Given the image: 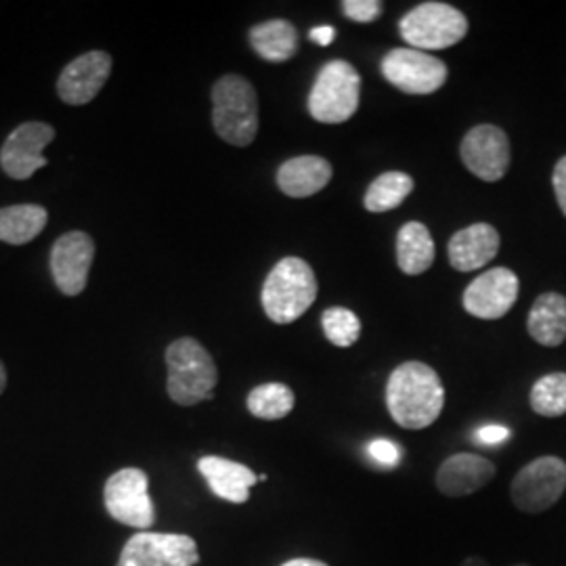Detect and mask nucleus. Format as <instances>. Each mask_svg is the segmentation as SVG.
Returning <instances> with one entry per match:
<instances>
[{
  "instance_id": "nucleus-22",
  "label": "nucleus",
  "mask_w": 566,
  "mask_h": 566,
  "mask_svg": "<svg viewBox=\"0 0 566 566\" xmlns=\"http://www.w3.org/2000/svg\"><path fill=\"white\" fill-rule=\"evenodd\" d=\"M250 44L261 60L283 63L296 55L298 32L290 21H264L250 30Z\"/></svg>"
},
{
  "instance_id": "nucleus-12",
  "label": "nucleus",
  "mask_w": 566,
  "mask_h": 566,
  "mask_svg": "<svg viewBox=\"0 0 566 566\" xmlns=\"http://www.w3.org/2000/svg\"><path fill=\"white\" fill-rule=\"evenodd\" d=\"M55 139V130L44 122H25L18 126L0 149V166L7 177L15 181L30 179L36 170L44 168V147Z\"/></svg>"
},
{
  "instance_id": "nucleus-33",
  "label": "nucleus",
  "mask_w": 566,
  "mask_h": 566,
  "mask_svg": "<svg viewBox=\"0 0 566 566\" xmlns=\"http://www.w3.org/2000/svg\"><path fill=\"white\" fill-rule=\"evenodd\" d=\"M282 566H327L322 560H313V558H294V560H287Z\"/></svg>"
},
{
  "instance_id": "nucleus-9",
  "label": "nucleus",
  "mask_w": 566,
  "mask_h": 566,
  "mask_svg": "<svg viewBox=\"0 0 566 566\" xmlns=\"http://www.w3.org/2000/svg\"><path fill=\"white\" fill-rule=\"evenodd\" d=\"M382 76L407 95H432L447 82V65L439 57L401 46L382 60Z\"/></svg>"
},
{
  "instance_id": "nucleus-24",
  "label": "nucleus",
  "mask_w": 566,
  "mask_h": 566,
  "mask_svg": "<svg viewBox=\"0 0 566 566\" xmlns=\"http://www.w3.org/2000/svg\"><path fill=\"white\" fill-rule=\"evenodd\" d=\"M413 191V179L407 172L390 170L369 185L365 193V208L369 212H388L399 208Z\"/></svg>"
},
{
  "instance_id": "nucleus-16",
  "label": "nucleus",
  "mask_w": 566,
  "mask_h": 566,
  "mask_svg": "<svg viewBox=\"0 0 566 566\" xmlns=\"http://www.w3.org/2000/svg\"><path fill=\"white\" fill-rule=\"evenodd\" d=\"M495 464L476 453H455L437 472V489L447 497H465L489 485Z\"/></svg>"
},
{
  "instance_id": "nucleus-15",
  "label": "nucleus",
  "mask_w": 566,
  "mask_h": 566,
  "mask_svg": "<svg viewBox=\"0 0 566 566\" xmlns=\"http://www.w3.org/2000/svg\"><path fill=\"white\" fill-rule=\"evenodd\" d=\"M112 74V55L105 51H91L65 65L57 81V95L67 105L93 102Z\"/></svg>"
},
{
  "instance_id": "nucleus-23",
  "label": "nucleus",
  "mask_w": 566,
  "mask_h": 566,
  "mask_svg": "<svg viewBox=\"0 0 566 566\" xmlns=\"http://www.w3.org/2000/svg\"><path fill=\"white\" fill-rule=\"evenodd\" d=\"M49 212L36 203L0 208V242L23 245L39 238L46 227Z\"/></svg>"
},
{
  "instance_id": "nucleus-14",
  "label": "nucleus",
  "mask_w": 566,
  "mask_h": 566,
  "mask_svg": "<svg viewBox=\"0 0 566 566\" xmlns=\"http://www.w3.org/2000/svg\"><path fill=\"white\" fill-rule=\"evenodd\" d=\"M95 259V242L84 231L61 235L51 250V271L61 294L78 296L88 282V271Z\"/></svg>"
},
{
  "instance_id": "nucleus-31",
  "label": "nucleus",
  "mask_w": 566,
  "mask_h": 566,
  "mask_svg": "<svg viewBox=\"0 0 566 566\" xmlns=\"http://www.w3.org/2000/svg\"><path fill=\"white\" fill-rule=\"evenodd\" d=\"M552 185H554V193H556V200L560 210L565 212L566 217V156L560 158L556 168H554V177H552Z\"/></svg>"
},
{
  "instance_id": "nucleus-10",
  "label": "nucleus",
  "mask_w": 566,
  "mask_h": 566,
  "mask_svg": "<svg viewBox=\"0 0 566 566\" xmlns=\"http://www.w3.org/2000/svg\"><path fill=\"white\" fill-rule=\"evenodd\" d=\"M198 563L200 554L193 537L139 531L122 547L116 566H196Z\"/></svg>"
},
{
  "instance_id": "nucleus-32",
  "label": "nucleus",
  "mask_w": 566,
  "mask_h": 566,
  "mask_svg": "<svg viewBox=\"0 0 566 566\" xmlns=\"http://www.w3.org/2000/svg\"><path fill=\"white\" fill-rule=\"evenodd\" d=\"M308 39H311V42L319 44V46H327L336 39V30L332 25H317L308 32Z\"/></svg>"
},
{
  "instance_id": "nucleus-11",
  "label": "nucleus",
  "mask_w": 566,
  "mask_h": 566,
  "mask_svg": "<svg viewBox=\"0 0 566 566\" xmlns=\"http://www.w3.org/2000/svg\"><path fill=\"white\" fill-rule=\"evenodd\" d=\"M460 156L465 168L481 181H500L510 168L507 135L500 126L479 124L465 133Z\"/></svg>"
},
{
  "instance_id": "nucleus-25",
  "label": "nucleus",
  "mask_w": 566,
  "mask_h": 566,
  "mask_svg": "<svg viewBox=\"0 0 566 566\" xmlns=\"http://www.w3.org/2000/svg\"><path fill=\"white\" fill-rule=\"evenodd\" d=\"M294 392L287 385L282 382H266V385L256 386L248 395V411L259 418V420H282L290 416L294 409Z\"/></svg>"
},
{
  "instance_id": "nucleus-13",
  "label": "nucleus",
  "mask_w": 566,
  "mask_h": 566,
  "mask_svg": "<svg viewBox=\"0 0 566 566\" xmlns=\"http://www.w3.org/2000/svg\"><path fill=\"white\" fill-rule=\"evenodd\" d=\"M521 283L506 266L489 269L465 287V313L479 319H502L518 301Z\"/></svg>"
},
{
  "instance_id": "nucleus-3",
  "label": "nucleus",
  "mask_w": 566,
  "mask_h": 566,
  "mask_svg": "<svg viewBox=\"0 0 566 566\" xmlns=\"http://www.w3.org/2000/svg\"><path fill=\"white\" fill-rule=\"evenodd\" d=\"M168 397L177 405L210 401L219 385V369L212 355L196 338H179L166 348Z\"/></svg>"
},
{
  "instance_id": "nucleus-28",
  "label": "nucleus",
  "mask_w": 566,
  "mask_h": 566,
  "mask_svg": "<svg viewBox=\"0 0 566 566\" xmlns=\"http://www.w3.org/2000/svg\"><path fill=\"white\" fill-rule=\"evenodd\" d=\"M344 15L357 23H371L382 15L380 0H344Z\"/></svg>"
},
{
  "instance_id": "nucleus-18",
  "label": "nucleus",
  "mask_w": 566,
  "mask_h": 566,
  "mask_svg": "<svg viewBox=\"0 0 566 566\" xmlns=\"http://www.w3.org/2000/svg\"><path fill=\"white\" fill-rule=\"evenodd\" d=\"M198 470L210 491L231 504H245L250 500V489L259 483V476L248 465L219 455L202 458L198 462Z\"/></svg>"
},
{
  "instance_id": "nucleus-17",
  "label": "nucleus",
  "mask_w": 566,
  "mask_h": 566,
  "mask_svg": "<svg viewBox=\"0 0 566 566\" xmlns=\"http://www.w3.org/2000/svg\"><path fill=\"white\" fill-rule=\"evenodd\" d=\"M500 242V233L489 223L464 227L449 240V263L462 273L476 271L497 256Z\"/></svg>"
},
{
  "instance_id": "nucleus-26",
  "label": "nucleus",
  "mask_w": 566,
  "mask_h": 566,
  "mask_svg": "<svg viewBox=\"0 0 566 566\" xmlns=\"http://www.w3.org/2000/svg\"><path fill=\"white\" fill-rule=\"evenodd\" d=\"M531 409L544 418H560L566 413V374L556 371L539 378L528 397Z\"/></svg>"
},
{
  "instance_id": "nucleus-21",
  "label": "nucleus",
  "mask_w": 566,
  "mask_h": 566,
  "mask_svg": "<svg viewBox=\"0 0 566 566\" xmlns=\"http://www.w3.org/2000/svg\"><path fill=\"white\" fill-rule=\"evenodd\" d=\"M437 256L434 240L428 227L418 221L405 223L397 235V263L405 275H422Z\"/></svg>"
},
{
  "instance_id": "nucleus-20",
  "label": "nucleus",
  "mask_w": 566,
  "mask_h": 566,
  "mask_svg": "<svg viewBox=\"0 0 566 566\" xmlns=\"http://www.w3.org/2000/svg\"><path fill=\"white\" fill-rule=\"evenodd\" d=\"M526 329L542 346H560L566 340V298L563 294H542L528 313Z\"/></svg>"
},
{
  "instance_id": "nucleus-8",
  "label": "nucleus",
  "mask_w": 566,
  "mask_h": 566,
  "mask_svg": "<svg viewBox=\"0 0 566 566\" xmlns=\"http://www.w3.org/2000/svg\"><path fill=\"white\" fill-rule=\"evenodd\" d=\"M103 502L114 521L147 531L156 523V507L149 497V476L142 468H124L105 483Z\"/></svg>"
},
{
  "instance_id": "nucleus-6",
  "label": "nucleus",
  "mask_w": 566,
  "mask_h": 566,
  "mask_svg": "<svg viewBox=\"0 0 566 566\" xmlns=\"http://www.w3.org/2000/svg\"><path fill=\"white\" fill-rule=\"evenodd\" d=\"M399 32L411 49L443 51L464 41L468 18L447 2H422L405 15Z\"/></svg>"
},
{
  "instance_id": "nucleus-2",
  "label": "nucleus",
  "mask_w": 566,
  "mask_h": 566,
  "mask_svg": "<svg viewBox=\"0 0 566 566\" xmlns=\"http://www.w3.org/2000/svg\"><path fill=\"white\" fill-rule=\"evenodd\" d=\"M317 292L319 285L311 264L298 256H285L266 275L261 301L273 324L287 325L303 317L317 301Z\"/></svg>"
},
{
  "instance_id": "nucleus-7",
  "label": "nucleus",
  "mask_w": 566,
  "mask_h": 566,
  "mask_svg": "<svg viewBox=\"0 0 566 566\" xmlns=\"http://www.w3.org/2000/svg\"><path fill=\"white\" fill-rule=\"evenodd\" d=\"M566 491V462L554 455H544L518 470L510 485L514 506L525 514H542Z\"/></svg>"
},
{
  "instance_id": "nucleus-19",
  "label": "nucleus",
  "mask_w": 566,
  "mask_h": 566,
  "mask_svg": "<svg viewBox=\"0 0 566 566\" xmlns=\"http://www.w3.org/2000/svg\"><path fill=\"white\" fill-rule=\"evenodd\" d=\"M332 164L322 156H298L277 170V187L287 198H311L332 181Z\"/></svg>"
},
{
  "instance_id": "nucleus-4",
  "label": "nucleus",
  "mask_w": 566,
  "mask_h": 566,
  "mask_svg": "<svg viewBox=\"0 0 566 566\" xmlns=\"http://www.w3.org/2000/svg\"><path fill=\"white\" fill-rule=\"evenodd\" d=\"M212 126L229 145L248 147L259 133V97L250 82L227 74L212 86Z\"/></svg>"
},
{
  "instance_id": "nucleus-5",
  "label": "nucleus",
  "mask_w": 566,
  "mask_h": 566,
  "mask_svg": "<svg viewBox=\"0 0 566 566\" xmlns=\"http://www.w3.org/2000/svg\"><path fill=\"white\" fill-rule=\"evenodd\" d=\"M359 93V72L348 61H327L308 93V114L322 124H343L355 116Z\"/></svg>"
},
{
  "instance_id": "nucleus-36",
  "label": "nucleus",
  "mask_w": 566,
  "mask_h": 566,
  "mask_svg": "<svg viewBox=\"0 0 566 566\" xmlns=\"http://www.w3.org/2000/svg\"><path fill=\"white\" fill-rule=\"evenodd\" d=\"M514 566H528V565H514Z\"/></svg>"
},
{
  "instance_id": "nucleus-34",
  "label": "nucleus",
  "mask_w": 566,
  "mask_h": 566,
  "mask_svg": "<svg viewBox=\"0 0 566 566\" xmlns=\"http://www.w3.org/2000/svg\"><path fill=\"white\" fill-rule=\"evenodd\" d=\"M460 566H489V563H486L485 558H481V556H468Z\"/></svg>"
},
{
  "instance_id": "nucleus-35",
  "label": "nucleus",
  "mask_w": 566,
  "mask_h": 566,
  "mask_svg": "<svg viewBox=\"0 0 566 566\" xmlns=\"http://www.w3.org/2000/svg\"><path fill=\"white\" fill-rule=\"evenodd\" d=\"M4 388H7V369H4V365L0 364V395Z\"/></svg>"
},
{
  "instance_id": "nucleus-29",
  "label": "nucleus",
  "mask_w": 566,
  "mask_h": 566,
  "mask_svg": "<svg viewBox=\"0 0 566 566\" xmlns=\"http://www.w3.org/2000/svg\"><path fill=\"white\" fill-rule=\"evenodd\" d=\"M367 451H369V455L374 458V462H378V464L385 465V468H395V465L401 462V458H403L401 449L395 446L392 441H388V439H376V441H371L369 447H367Z\"/></svg>"
},
{
  "instance_id": "nucleus-27",
  "label": "nucleus",
  "mask_w": 566,
  "mask_h": 566,
  "mask_svg": "<svg viewBox=\"0 0 566 566\" xmlns=\"http://www.w3.org/2000/svg\"><path fill=\"white\" fill-rule=\"evenodd\" d=\"M325 338L338 348H348L361 336L359 317L344 306H329L322 315Z\"/></svg>"
},
{
  "instance_id": "nucleus-1",
  "label": "nucleus",
  "mask_w": 566,
  "mask_h": 566,
  "mask_svg": "<svg viewBox=\"0 0 566 566\" xmlns=\"http://www.w3.org/2000/svg\"><path fill=\"white\" fill-rule=\"evenodd\" d=\"M443 405L446 388L430 365L407 361L390 374L386 385V407L401 428L422 430L434 424Z\"/></svg>"
},
{
  "instance_id": "nucleus-30",
  "label": "nucleus",
  "mask_w": 566,
  "mask_h": 566,
  "mask_svg": "<svg viewBox=\"0 0 566 566\" xmlns=\"http://www.w3.org/2000/svg\"><path fill=\"white\" fill-rule=\"evenodd\" d=\"M507 439H510V430H507L506 426H483V428H479L476 434H474V441H476L479 446L485 447L500 446V443H504Z\"/></svg>"
}]
</instances>
